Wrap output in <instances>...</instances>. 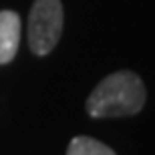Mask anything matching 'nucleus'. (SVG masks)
<instances>
[{
	"mask_svg": "<svg viewBox=\"0 0 155 155\" xmlns=\"http://www.w3.org/2000/svg\"><path fill=\"white\" fill-rule=\"evenodd\" d=\"M20 45V16L12 10L0 12V64L10 63Z\"/></svg>",
	"mask_w": 155,
	"mask_h": 155,
	"instance_id": "7ed1b4c3",
	"label": "nucleus"
},
{
	"mask_svg": "<svg viewBox=\"0 0 155 155\" xmlns=\"http://www.w3.org/2000/svg\"><path fill=\"white\" fill-rule=\"evenodd\" d=\"M67 155H115V151L105 143L87 135H79L69 143Z\"/></svg>",
	"mask_w": 155,
	"mask_h": 155,
	"instance_id": "20e7f679",
	"label": "nucleus"
},
{
	"mask_svg": "<svg viewBox=\"0 0 155 155\" xmlns=\"http://www.w3.org/2000/svg\"><path fill=\"white\" fill-rule=\"evenodd\" d=\"M61 0H35L28 16V46L36 57H45L57 46L63 35Z\"/></svg>",
	"mask_w": 155,
	"mask_h": 155,
	"instance_id": "f03ea898",
	"label": "nucleus"
},
{
	"mask_svg": "<svg viewBox=\"0 0 155 155\" xmlns=\"http://www.w3.org/2000/svg\"><path fill=\"white\" fill-rule=\"evenodd\" d=\"M147 91L133 71H117L105 77L87 99V113L93 119L137 115L145 107Z\"/></svg>",
	"mask_w": 155,
	"mask_h": 155,
	"instance_id": "f257e3e1",
	"label": "nucleus"
}]
</instances>
